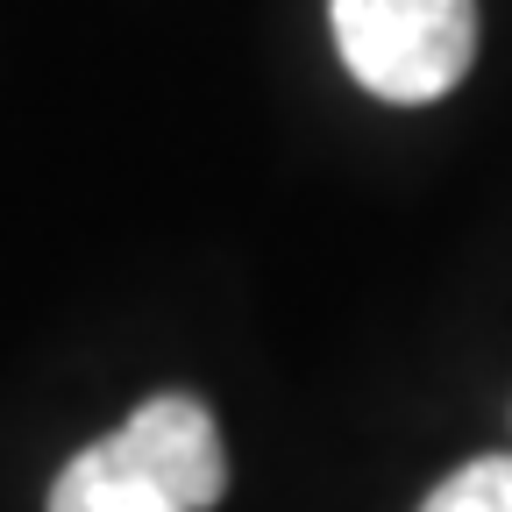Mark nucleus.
Listing matches in <instances>:
<instances>
[{
	"mask_svg": "<svg viewBox=\"0 0 512 512\" xmlns=\"http://www.w3.org/2000/svg\"><path fill=\"white\" fill-rule=\"evenodd\" d=\"M228 491L221 427L200 399H143L50 484V512H207Z\"/></svg>",
	"mask_w": 512,
	"mask_h": 512,
	"instance_id": "nucleus-1",
	"label": "nucleus"
},
{
	"mask_svg": "<svg viewBox=\"0 0 512 512\" xmlns=\"http://www.w3.org/2000/svg\"><path fill=\"white\" fill-rule=\"evenodd\" d=\"M335 50L377 100H441L477 57V0H335Z\"/></svg>",
	"mask_w": 512,
	"mask_h": 512,
	"instance_id": "nucleus-2",
	"label": "nucleus"
},
{
	"mask_svg": "<svg viewBox=\"0 0 512 512\" xmlns=\"http://www.w3.org/2000/svg\"><path fill=\"white\" fill-rule=\"evenodd\" d=\"M420 512H512V456H477L456 477H441Z\"/></svg>",
	"mask_w": 512,
	"mask_h": 512,
	"instance_id": "nucleus-3",
	"label": "nucleus"
}]
</instances>
